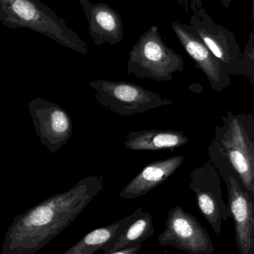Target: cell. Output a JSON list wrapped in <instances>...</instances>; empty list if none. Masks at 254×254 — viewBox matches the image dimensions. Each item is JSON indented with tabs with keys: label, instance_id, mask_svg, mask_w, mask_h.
Listing matches in <instances>:
<instances>
[{
	"label": "cell",
	"instance_id": "12",
	"mask_svg": "<svg viewBox=\"0 0 254 254\" xmlns=\"http://www.w3.org/2000/svg\"><path fill=\"white\" fill-rule=\"evenodd\" d=\"M87 19L89 33L95 46L104 43L114 46L124 37V25L120 14L104 3L94 4L89 0H79Z\"/></svg>",
	"mask_w": 254,
	"mask_h": 254
},
{
	"label": "cell",
	"instance_id": "24",
	"mask_svg": "<svg viewBox=\"0 0 254 254\" xmlns=\"http://www.w3.org/2000/svg\"><path fill=\"white\" fill-rule=\"evenodd\" d=\"M252 119H253V123L254 124V113L252 115Z\"/></svg>",
	"mask_w": 254,
	"mask_h": 254
},
{
	"label": "cell",
	"instance_id": "17",
	"mask_svg": "<svg viewBox=\"0 0 254 254\" xmlns=\"http://www.w3.org/2000/svg\"><path fill=\"white\" fill-rule=\"evenodd\" d=\"M243 59L248 73L249 79L254 77V32H251L243 52Z\"/></svg>",
	"mask_w": 254,
	"mask_h": 254
},
{
	"label": "cell",
	"instance_id": "15",
	"mask_svg": "<svg viewBox=\"0 0 254 254\" xmlns=\"http://www.w3.org/2000/svg\"><path fill=\"white\" fill-rule=\"evenodd\" d=\"M152 216L139 207L131 214V221L113 241L102 248L104 254L111 253L127 248L134 247L155 234Z\"/></svg>",
	"mask_w": 254,
	"mask_h": 254
},
{
	"label": "cell",
	"instance_id": "20",
	"mask_svg": "<svg viewBox=\"0 0 254 254\" xmlns=\"http://www.w3.org/2000/svg\"><path fill=\"white\" fill-rule=\"evenodd\" d=\"M220 1L225 8H229L231 6V0H220Z\"/></svg>",
	"mask_w": 254,
	"mask_h": 254
},
{
	"label": "cell",
	"instance_id": "6",
	"mask_svg": "<svg viewBox=\"0 0 254 254\" xmlns=\"http://www.w3.org/2000/svg\"><path fill=\"white\" fill-rule=\"evenodd\" d=\"M93 89L98 104L113 113L131 117L164 106L173 101L129 82L97 80L88 83Z\"/></svg>",
	"mask_w": 254,
	"mask_h": 254
},
{
	"label": "cell",
	"instance_id": "4",
	"mask_svg": "<svg viewBox=\"0 0 254 254\" xmlns=\"http://www.w3.org/2000/svg\"><path fill=\"white\" fill-rule=\"evenodd\" d=\"M210 161L226 184L228 208L235 225V241L240 254H254V199L246 190L226 157L212 143Z\"/></svg>",
	"mask_w": 254,
	"mask_h": 254
},
{
	"label": "cell",
	"instance_id": "23",
	"mask_svg": "<svg viewBox=\"0 0 254 254\" xmlns=\"http://www.w3.org/2000/svg\"><path fill=\"white\" fill-rule=\"evenodd\" d=\"M249 81H250V83H252V84L254 85V77L253 78H250L249 79Z\"/></svg>",
	"mask_w": 254,
	"mask_h": 254
},
{
	"label": "cell",
	"instance_id": "13",
	"mask_svg": "<svg viewBox=\"0 0 254 254\" xmlns=\"http://www.w3.org/2000/svg\"><path fill=\"white\" fill-rule=\"evenodd\" d=\"M183 155L147 164L119 192L121 199H133L146 195L172 176L183 164Z\"/></svg>",
	"mask_w": 254,
	"mask_h": 254
},
{
	"label": "cell",
	"instance_id": "9",
	"mask_svg": "<svg viewBox=\"0 0 254 254\" xmlns=\"http://www.w3.org/2000/svg\"><path fill=\"white\" fill-rule=\"evenodd\" d=\"M219 175L214 164L207 161L192 172L189 185L195 192L200 211L217 236L220 235L223 221L232 218L224 202Z\"/></svg>",
	"mask_w": 254,
	"mask_h": 254
},
{
	"label": "cell",
	"instance_id": "10",
	"mask_svg": "<svg viewBox=\"0 0 254 254\" xmlns=\"http://www.w3.org/2000/svg\"><path fill=\"white\" fill-rule=\"evenodd\" d=\"M28 109L40 143L51 153H56L73 134L70 115L58 104L40 97L28 102Z\"/></svg>",
	"mask_w": 254,
	"mask_h": 254
},
{
	"label": "cell",
	"instance_id": "5",
	"mask_svg": "<svg viewBox=\"0 0 254 254\" xmlns=\"http://www.w3.org/2000/svg\"><path fill=\"white\" fill-rule=\"evenodd\" d=\"M189 10L192 12L189 25L231 75H242L249 78L247 68L243 62V52L235 35L215 22L204 8L202 0H189Z\"/></svg>",
	"mask_w": 254,
	"mask_h": 254
},
{
	"label": "cell",
	"instance_id": "18",
	"mask_svg": "<svg viewBox=\"0 0 254 254\" xmlns=\"http://www.w3.org/2000/svg\"><path fill=\"white\" fill-rule=\"evenodd\" d=\"M142 249H143V245L140 244L134 246V247L127 248V249H122V250L104 254H137L141 251Z\"/></svg>",
	"mask_w": 254,
	"mask_h": 254
},
{
	"label": "cell",
	"instance_id": "3",
	"mask_svg": "<svg viewBox=\"0 0 254 254\" xmlns=\"http://www.w3.org/2000/svg\"><path fill=\"white\" fill-rule=\"evenodd\" d=\"M128 55V74L141 80L171 81L174 73L183 71V58L164 43L156 25L140 36Z\"/></svg>",
	"mask_w": 254,
	"mask_h": 254
},
{
	"label": "cell",
	"instance_id": "22",
	"mask_svg": "<svg viewBox=\"0 0 254 254\" xmlns=\"http://www.w3.org/2000/svg\"><path fill=\"white\" fill-rule=\"evenodd\" d=\"M252 19L254 20V0H252Z\"/></svg>",
	"mask_w": 254,
	"mask_h": 254
},
{
	"label": "cell",
	"instance_id": "7",
	"mask_svg": "<svg viewBox=\"0 0 254 254\" xmlns=\"http://www.w3.org/2000/svg\"><path fill=\"white\" fill-rule=\"evenodd\" d=\"M222 119V125L216 127L212 143L226 157L246 190L253 196L254 142L240 116L227 111Z\"/></svg>",
	"mask_w": 254,
	"mask_h": 254
},
{
	"label": "cell",
	"instance_id": "21",
	"mask_svg": "<svg viewBox=\"0 0 254 254\" xmlns=\"http://www.w3.org/2000/svg\"><path fill=\"white\" fill-rule=\"evenodd\" d=\"M253 198L254 199V161H253V192H252Z\"/></svg>",
	"mask_w": 254,
	"mask_h": 254
},
{
	"label": "cell",
	"instance_id": "2",
	"mask_svg": "<svg viewBox=\"0 0 254 254\" xmlns=\"http://www.w3.org/2000/svg\"><path fill=\"white\" fill-rule=\"evenodd\" d=\"M0 22L10 29L27 28L40 33L82 55L89 52L79 34L41 0H0Z\"/></svg>",
	"mask_w": 254,
	"mask_h": 254
},
{
	"label": "cell",
	"instance_id": "11",
	"mask_svg": "<svg viewBox=\"0 0 254 254\" xmlns=\"http://www.w3.org/2000/svg\"><path fill=\"white\" fill-rule=\"evenodd\" d=\"M171 28L186 53L195 63V67L202 70L210 88L223 92L231 84V74L213 52L204 44L192 25L175 21Z\"/></svg>",
	"mask_w": 254,
	"mask_h": 254
},
{
	"label": "cell",
	"instance_id": "14",
	"mask_svg": "<svg viewBox=\"0 0 254 254\" xmlns=\"http://www.w3.org/2000/svg\"><path fill=\"white\" fill-rule=\"evenodd\" d=\"M183 131L174 130H143L129 131L124 146L133 151H158L174 149L189 143Z\"/></svg>",
	"mask_w": 254,
	"mask_h": 254
},
{
	"label": "cell",
	"instance_id": "16",
	"mask_svg": "<svg viewBox=\"0 0 254 254\" xmlns=\"http://www.w3.org/2000/svg\"><path fill=\"white\" fill-rule=\"evenodd\" d=\"M131 221V214L111 225L93 230L61 254H94L115 240Z\"/></svg>",
	"mask_w": 254,
	"mask_h": 254
},
{
	"label": "cell",
	"instance_id": "19",
	"mask_svg": "<svg viewBox=\"0 0 254 254\" xmlns=\"http://www.w3.org/2000/svg\"><path fill=\"white\" fill-rule=\"evenodd\" d=\"M180 4L183 7L185 12L188 13L189 10V0H180Z\"/></svg>",
	"mask_w": 254,
	"mask_h": 254
},
{
	"label": "cell",
	"instance_id": "1",
	"mask_svg": "<svg viewBox=\"0 0 254 254\" xmlns=\"http://www.w3.org/2000/svg\"><path fill=\"white\" fill-rule=\"evenodd\" d=\"M104 188L103 177L88 176L16 215L6 231L1 254H34L71 225Z\"/></svg>",
	"mask_w": 254,
	"mask_h": 254
},
{
	"label": "cell",
	"instance_id": "8",
	"mask_svg": "<svg viewBox=\"0 0 254 254\" xmlns=\"http://www.w3.org/2000/svg\"><path fill=\"white\" fill-rule=\"evenodd\" d=\"M161 246H171L189 254H213L214 246L207 231L180 206L167 213L166 228L158 238Z\"/></svg>",
	"mask_w": 254,
	"mask_h": 254
}]
</instances>
